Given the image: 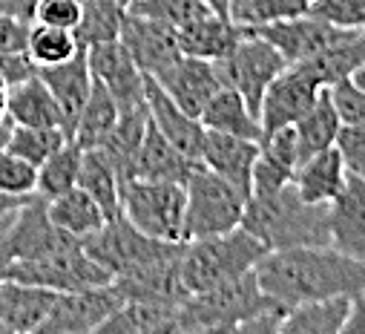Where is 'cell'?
<instances>
[{
    "mask_svg": "<svg viewBox=\"0 0 365 334\" xmlns=\"http://www.w3.org/2000/svg\"><path fill=\"white\" fill-rule=\"evenodd\" d=\"M256 277L262 291L282 308L365 291V263L342 254L334 245L267 250L256 265Z\"/></svg>",
    "mask_w": 365,
    "mask_h": 334,
    "instance_id": "1",
    "label": "cell"
},
{
    "mask_svg": "<svg viewBox=\"0 0 365 334\" xmlns=\"http://www.w3.org/2000/svg\"><path fill=\"white\" fill-rule=\"evenodd\" d=\"M242 228L262 239L267 250L331 245L328 205L305 202L294 182L270 196H250L245 205Z\"/></svg>",
    "mask_w": 365,
    "mask_h": 334,
    "instance_id": "2",
    "label": "cell"
},
{
    "mask_svg": "<svg viewBox=\"0 0 365 334\" xmlns=\"http://www.w3.org/2000/svg\"><path fill=\"white\" fill-rule=\"evenodd\" d=\"M267 254L262 239H256L247 228H233L225 233L190 239L181 254V274L190 294L207 291L213 285L230 283L259 265Z\"/></svg>",
    "mask_w": 365,
    "mask_h": 334,
    "instance_id": "3",
    "label": "cell"
},
{
    "mask_svg": "<svg viewBox=\"0 0 365 334\" xmlns=\"http://www.w3.org/2000/svg\"><path fill=\"white\" fill-rule=\"evenodd\" d=\"M277 305L259 285L256 268L213 285L207 291L190 294L178 305V334H202V331H236L245 320Z\"/></svg>",
    "mask_w": 365,
    "mask_h": 334,
    "instance_id": "4",
    "label": "cell"
},
{
    "mask_svg": "<svg viewBox=\"0 0 365 334\" xmlns=\"http://www.w3.org/2000/svg\"><path fill=\"white\" fill-rule=\"evenodd\" d=\"M187 191L181 182L138 179L121 182V213L147 236L164 242H185Z\"/></svg>",
    "mask_w": 365,
    "mask_h": 334,
    "instance_id": "5",
    "label": "cell"
},
{
    "mask_svg": "<svg viewBox=\"0 0 365 334\" xmlns=\"http://www.w3.org/2000/svg\"><path fill=\"white\" fill-rule=\"evenodd\" d=\"M187 191V208H185V242L225 233L242 225L247 196L213 173L202 161L193 167V173L185 182Z\"/></svg>",
    "mask_w": 365,
    "mask_h": 334,
    "instance_id": "6",
    "label": "cell"
},
{
    "mask_svg": "<svg viewBox=\"0 0 365 334\" xmlns=\"http://www.w3.org/2000/svg\"><path fill=\"white\" fill-rule=\"evenodd\" d=\"M185 245L187 242H164V239L141 233L124 213L107 219L101 231L83 239V248L89 250V257H96L113 277H121L144 265H153L158 260L175 257L185 250Z\"/></svg>",
    "mask_w": 365,
    "mask_h": 334,
    "instance_id": "7",
    "label": "cell"
},
{
    "mask_svg": "<svg viewBox=\"0 0 365 334\" xmlns=\"http://www.w3.org/2000/svg\"><path fill=\"white\" fill-rule=\"evenodd\" d=\"M219 64H222V72H225V84L233 87L247 101V107L256 116H259L262 98H264L267 87L273 84V78L288 66V61L282 58V52L277 46L267 44L259 35H250V32H242V38L230 49V55Z\"/></svg>",
    "mask_w": 365,
    "mask_h": 334,
    "instance_id": "8",
    "label": "cell"
},
{
    "mask_svg": "<svg viewBox=\"0 0 365 334\" xmlns=\"http://www.w3.org/2000/svg\"><path fill=\"white\" fill-rule=\"evenodd\" d=\"M328 90L319 84V78L299 61V64H288L273 84L267 87L262 107H259V121H262V133H273L297 124L319 98V93Z\"/></svg>",
    "mask_w": 365,
    "mask_h": 334,
    "instance_id": "9",
    "label": "cell"
},
{
    "mask_svg": "<svg viewBox=\"0 0 365 334\" xmlns=\"http://www.w3.org/2000/svg\"><path fill=\"white\" fill-rule=\"evenodd\" d=\"M121 294L110 285H96V288H81V291H61L55 297V305L38 334H89L98 331L118 308H121Z\"/></svg>",
    "mask_w": 365,
    "mask_h": 334,
    "instance_id": "10",
    "label": "cell"
},
{
    "mask_svg": "<svg viewBox=\"0 0 365 334\" xmlns=\"http://www.w3.org/2000/svg\"><path fill=\"white\" fill-rule=\"evenodd\" d=\"M242 26V24H239ZM242 32L259 35L267 44H273L288 64H299L308 61L314 55H319L322 49H328L345 29L334 26L317 15H299V18H288V21H273V24H259V26H242Z\"/></svg>",
    "mask_w": 365,
    "mask_h": 334,
    "instance_id": "11",
    "label": "cell"
},
{
    "mask_svg": "<svg viewBox=\"0 0 365 334\" xmlns=\"http://www.w3.org/2000/svg\"><path fill=\"white\" fill-rule=\"evenodd\" d=\"M86 61L93 78H98L113 93L118 110H133L147 104V75L141 72V66L133 61V55L121 41L89 46Z\"/></svg>",
    "mask_w": 365,
    "mask_h": 334,
    "instance_id": "12",
    "label": "cell"
},
{
    "mask_svg": "<svg viewBox=\"0 0 365 334\" xmlns=\"http://www.w3.org/2000/svg\"><path fill=\"white\" fill-rule=\"evenodd\" d=\"M121 44L127 46L133 61L141 66V72L150 78H161L181 55H185L178 46L175 26L155 21V18L135 15V12H127V18H124Z\"/></svg>",
    "mask_w": 365,
    "mask_h": 334,
    "instance_id": "13",
    "label": "cell"
},
{
    "mask_svg": "<svg viewBox=\"0 0 365 334\" xmlns=\"http://www.w3.org/2000/svg\"><path fill=\"white\" fill-rule=\"evenodd\" d=\"M161 90L190 116H202L205 104L225 87V72L219 61L207 58H193V55H181L161 78Z\"/></svg>",
    "mask_w": 365,
    "mask_h": 334,
    "instance_id": "14",
    "label": "cell"
},
{
    "mask_svg": "<svg viewBox=\"0 0 365 334\" xmlns=\"http://www.w3.org/2000/svg\"><path fill=\"white\" fill-rule=\"evenodd\" d=\"M181 254H185V250H181ZM181 254L158 260L138 271L113 277V288L121 294V300L181 305L190 297V291L185 285V274H181Z\"/></svg>",
    "mask_w": 365,
    "mask_h": 334,
    "instance_id": "15",
    "label": "cell"
},
{
    "mask_svg": "<svg viewBox=\"0 0 365 334\" xmlns=\"http://www.w3.org/2000/svg\"><path fill=\"white\" fill-rule=\"evenodd\" d=\"M331 245L342 254L365 263V179L345 171V185L328 205Z\"/></svg>",
    "mask_w": 365,
    "mask_h": 334,
    "instance_id": "16",
    "label": "cell"
},
{
    "mask_svg": "<svg viewBox=\"0 0 365 334\" xmlns=\"http://www.w3.org/2000/svg\"><path fill=\"white\" fill-rule=\"evenodd\" d=\"M262 141L256 138H242V136H227L207 130L205 133V147H202V164L210 167L213 173L236 185L245 196H250V182H253V164L259 158Z\"/></svg>",
    "mask_w": 365,
    "mask_h": 334,
    "instance_id": "17",
    "label": "cell"
},
{
    "mask_svg": "<svg viewBox=\"0 0 365 334\" xmlns=\"http://www.w3.org/2000/svg\"><path fill=\"white\" fill-rule=\"evenodd\" d=\"M58 291L18 280H0V328L4 334H38Z\"/></svg>",
    "mask_w": 365,
    "mask_h": 334,
    "instance_id": "18",
    "label": "cell"
},
{
    "mask_svg": "<svg viewBox=\"0 0 365 334\" xmlns=\"http://www.w3.org/2000/svg\"><path fill=\"white\" fill-rule=\"evenodd\" d=\"M38 75L43 78V84L49 87V93L55 96L61 113H63V130L72 138L75 136V121L86 104V96L93 90V72H89V61H86V49H78L69 61L55 64V66H41Z\"/></svg>",
    "mask_w": 365,
    "mask_h": 334,
    "instance_id": "19",
    "label": "cell"
},
{
    "mask_svg": "<svg viewBox=\"0 0 365 334\" xmlns=\"http://www.w3.org/2000/svg\"><path fill=\"white\" fill-rule=\"evenodd\" d=\"M147 110H150V121L181 150L185 156H190L193 161L202 158V147H205V124L202 118L190 116L181 110L164 90L155 78L147 75Z\"/></svg>",
    "mask_w": 365,
    "mask_h": 334,
    "instance_id": "20",
    "label": "cell"
},
{
    "mask_svg": "<svg viewBox=\"0 0 365 334\" xmlns=\"http://www.w3.org/2000/svg\"><path fill=\"white\" fill-rule=\"evenodd\" d=\"M199 161H193L190 156L181 153L153 121L147 124L144 141L138 147L135 156V171L133 176L138 179H164V182H181L185 185L187 176L193 173V167Z\"/></svg>",
    "mask_w": 365,
    "mask_h": 334,
    "instance_id": "21",
    "label": "cell"
},
{
    "mask_svg": "<svg viewBox=\"0 0 365 334\" xmlns=\"http://www.w3.org/2000/svg\"><path fill=\"white\" fill-rule=\"evenodd\" d=\"M178 46L185 55L207 58V61H225L236 41L242 38V29L233 18H222L216 12H205L193 18L190 24L178 26Z\"/></svg>",
    "mask_w": 365,
    "mask_h": 334,
    "instance_id": "22",
    "label": "cell"
},
{
    "mask_svg": "<svg viewBox=\"0 0 365 334\" xmlns=\"http://www.w3.org/2000/svg\"><path fill=\"white\" fill-rule=\"evenodd\" d=\"M6 116L15 124H29V127H61L63 130V113L43 84L41 75H32L21 81L18 87L9 90L6 98ZM66 133V130H63ZM69 138V136H66Z\"/></svg>",
    "mask_w": 365,
    "mask_h": 334,
    "instance_id": "23",
    "label": "cell"
},
{
    "mask_svg": "<svg viewBox=\"0 0 365 334\" xmlns=\"http://www.w3.org/2000/svg\"><path fill=\"white\" fill-rule=\"evenodd\" d=\"M294 185L299 191V196L305 202H314V205H331L334 196L342 191L345 185V164H342V156L334 147L311 156L308 161H302L297 167V176H294Z\"/></svg>",
    "mask_w": 365,
    "mask_h": 334,
    "instance_id": "24",
    "label": "cell"
},
{
    "mask_svg": "<svg viewBox=\"0 0 365 334\" xmlns=\"http://www.w3.org/2000/svg\"><path fill=\"white\" fill-rule=\"evenodd\" d=\"M302 64L319 78L322 87H334V84L351 78L365 64V26L345 29L328 49H322L319 55H314Z\"/></svg>",
    "mask_w": 365,
    "mask_h": 334,
    "instance_id": "25",
    "label": "cell"
},
{
    "mask_svg": "<svg viewBox=\"0 0 365 334\" xmlns=\"http://www.w3.org/2000/svg\"><path fill=\"white\" fill-rule=\"evenodd\" d=\"M199 118H202L205 130H216V133H227V136H242V138H256V141H262V136H264L259 116L247 107V101L233 87H227V84L205 104Z\"/></svg>",
    "mask_w": 365,
    "mask_h": 334,
    "instance_id": "26",
    "label": "cell"
},
{
    "mask_svg": "<svg viewBox=\"0 0 365 334\" xmlns=\"http://www.w3.org/2000/svg\"><path fill=\"white\" fill-rule=\"evenodd\" d=\"M101 334H178V305L124 300L98 328Z\"/></svg>",
    "mask_w": 365,
    "mask_h": 334,
    "instance_id": "27",
    "label": "cell"
},
{
    "mask_svg": "<svg viewBox=\"0 0 365 334\" xmlns=\"http://www.w3.org/2000/svg\"><path fill=\"white\" fill-rule=\"evenodd\" d=\"M46 202V213H49V219L61 228V231H66V233H72V236H78V239H86V236H93L96 231H101L104 225H107V213H104V208L89 196L83 188H72V191H66V193H61V196H55V199H43Z\"/></svg>",
    "mask_w": 365,
    "mask_h": 334,
    "instance_id": "28",
    "label": "cell"
},
{
    "mask_svg": "<svg viewBox=\"0 0 365 334\" xmlns=\"http://www.w3.org/2000/svg\"><path fill=\"white\" fill-rule=\"evenodd\" d=\"M147 124H150V110H147V104L133 107V110H121L115 127L110 130V136H107V138L101 141V147H98V150H104V156L113 161V167L118 171L121 182L130 179L133 171H135V156H138V147H141V141H144Z\"/></svg>",
    "mask_w": 365,
    "mask_h": 334,
    "instance_id": "29",
    "label": "cell"
},
{
    "mask_svg": "<svg viewBox=\"0 0 365 334\" xmlns=\"http://www.w3.org/2000/svg\"><path fill=\"white\" fill-rule=\"evenodd\" d=\"M342 118L336 113V104L331 98V87L319 93V98L314 101V107L294 124L297 130V150H299V164L308 161L311 156L328 150L336 144Z\"/></svg>",
    "mask_w": 365,
    "mask_h": 334,
    "instance_id": "30",
    "label": "cell"
},
{
    "mask_svg": "<svg viewBox=\"0 0 365 334\" xmlns=\"http://www.w3.org/2000/svg\"><path fill=\"white\" fill-rule=\"evenodd\" d=\"M351 297L311 300L288 308L279 334H342Z\"/></svg>",
    "mask_w": 365,
    "mask_h": 334,
    "instance_id": "31",
    "label": "cell"
},
{
    "mask_svg": "<svg viewBox=\"0 0 365 334\" xmlns=\"http://www.w3.org/2000/svg\"><path fill=\"white\" fill-rule=\"evenodd\" d=\"M78 188H83L93 196L110 219L121 213V176L113 167V161L104 156V150H98V147L83 150L81 171H78Z\"/></svg>",
    "mask_w": 365,
    "mask_h": 334,
    "instance_id": "32",
    "label": "cell"
},
{
    "mask_svg": "<svg viewBox=\"0 0 365 334\" xmlns=\"http://www.w3.org/2000/svg\"><path fill=\"white\" fill-rule=\"evenodd\" d=\"M118 104L113 98V93L104 87L98 78H93V90L86 96V104L75 121V141L89 150V147H101V141L110 136V130L118 121Z\"/></svg>",
    "mask_w": 365,
    "mask_h": 334,
    "instance_id": "33",
    "label": "cell"
},
{
    "mask_svg": "<svg viewBox=\"0 0 365 334\" xmlns=\"http://www.w3.org/2000/svg\"><path fill=\"white\" fill-rule=\"evenodd\" d=\"M124 18H127V6L121 4V0H83L81 21L72 29L75 38H78V46L89 49L96 44L121 41Z\"/></svg>",
    "mask_w": 365,
    "mask_h": 334,
    "instance_id": "34",
    "label": "cell"
},
{
    "mask_svg": "<svg viewBox=\"0 0 365 334\" xmlns=\"http://www.w3.org/2000/svg\"><path fill=\"white\" fill-rule=\"evenodd\" d=\"M81 156L83 147L69 138L63 141L41 167H38V193L41 199H55L78 185V171H81Z\"/></svg>",
    "mask_w": 365,
    "mask_h": 334,
    "instance_id": "35",
    "label": "cell"
},
{
    "mask_svg": "<svg viewBox=\"0 0 365 334\" xmlns=\"http://www.w3.org/2000/svg\"><path fill=\"white\" fill-rule=\"evenodd\" d=\"M66 138V133L61 127H29V124H12L6 150L32 161L35 167H41Z\"/></svg>",
    "mask_w": 365,
    "mask_h": 334,
    "instance_id": "36",
    "label": "cell"
},
{
    "mask_svg": "<svg viewBox=\"0 0 365 334\" xmlns=\"http://www.w3.org/2000/svg\"><path fill=\"white\" fill-rule=\"evenodd\" d=\"M78 38L72 29H58V26H46V24H32L29 29V58L35 61V66H55L69 61L78 52Z\"/></svg>",
    "mask_w": 365,
    "mask_h": 334,
    "instance_id": "37",
    "label": "cell"
},
{
    "mask_svg": "<svg viewBox=\"0 0 365 334\" xmlns=\"http://www.w3.org/2000/svg\"><path fill=\"white\" fill-rule=\"evenodd\" d=\"M314 0H245L239 4L230 18L242 26H259V24H273V21H288L311 12Z\"/></svg>",
    "mask_w": 365,
    "mask_h": 334,
    "instance_id": "38",
    "label": "cell"
},
{
    "mask_svg": "<svg viewBox=\"0 0 365 334\" xmlns=\"http://www.w3.org/2000/svg\"><path fill=\"white\" fill-rule=\"evenodd\" d=\"M127 12L155 18V21H164V24L178 29V26H185L193 18L213 12V9L205 4V0H135V4L127 6Z\"/></svg>",
    "mask_w": 365,
    "mask_h": 334,
    "instance_id": "39",
    "label": "cell"
},
{
    "mask_svg": "<svg viewBox=\"0 0 365 334\" xmlns=\"http://www.w3.org/2000/svg\"><path fill=\"white\" fill-rule=\"evenodd\" d=\"M0 191L12 196H35L38 167L9 150H0Z\"/></svg>",
    "mask_w": 365,
    "mask_h": 334,
    "instance_id": "40",
    "label": "cell"
},
{
    "mask_svg": "<svg viewBox=\"0 0 365 334\" xmlns=\"http://www.w3.org/2000/svg\"><path fill=\"white\" fill-rule=\"evenodd\" d=\"M311 15L342 29H359L365 26V0H314Z\"/></svg>",
    "mask_w": 365,
    "mask_h": 334,
    "instance_id": "41",
    "label": "cell"
},
{
    "mask_svg": "<svg viewBox=\"0 0 365 334\" xmlns=\"http://www.w3.org/2000/svg\"><path fill=\"white\" fill-rule=\"evenodd\" d=\"M336 150L345 171L365 179V124H342L336 136Z\"/></svg>",
    "mask_w": 365,
    "mask_h": 334,
    "instance_id": "42",
    "label": "cell"
},
{
    "mask_svg": "<svg viewBox=\"0 0 365 334\" xmlns=\"http://www.w3.org/2000/svg\"><path fill=\"white\" fill-rule=\"evenodd\" d=\"M331 98L336 104V113H339L342 124H365V93L356 87L351 78L334 84Z\"/></svg>",
    "mask_w": 365,
    "mask_h": 334,
    "instance_id": "43",
    "label": "cell"
},
{
    "mask_svg": "<svg viewBox=\"0 0 365 334\" xmlns=\"http://www.w3.org/2000/svg\"><path fill=\"white\" fill-rule=\"evenodd\" d=\"M81 0H38L35 24L58 26V29H75L81 21Z\"/></svg>",
    "mask_w": 365,
    "mask_h": 334,
    "instance_id": "44",
    "label": "cell"
},
{
    "mask_svg": "<svg viewBox=\"0 0 365 334\" xmlns=\"http://www.w3.org/2000/svg\"><path fill=\"white\" fill-rule=\"evenodd\" d=\"M29 21L15 15H0V55H18L29 49Z\"/></svg>",
    "mask_w": 365,
    "mask_h": 334,
    "instance_id": "45",
    "label": "cell"
},
{
    "mask_svg": "<svg viewBox=\"0 0 365 334\" xmlns=\"http://www.w3.org/2000/svg\"><path fill=\"white\" fill-rule=\"evenodd\" d=\"M38 75L35 61L29 58V52H18V55H0V78L6 81V87H18L21 81Z\"/></svg>",
    "mask_w": 365,
    "mask_h": 334,
    "instance_id": "46",
    "label": "cell"
},
{
    "mask_svg": "<svg viewBox=\"0 0 365 334\" xmlns=\"http://www.w3.org/2000/svg\"><path fill=\"white\" fill-rule=\"evenodd\" d=\"M342 334H365V291L351 297V308H348Z\"/></svg>",
    "mask_w": 365,
    "mask_h": 334,
    "instance_id": "47",
    "label": "cell"
},
{
    "mask_svg": "<svg viewBox=\"0 0 365 334\" xmlns=\"http://www.w3.org/2000/svg\"><path fill=\"white\" fill-rule=\"evenodd\" d=\"M32 196H12V193H4L0 191V216H9L15 211H21Z\"/></svg>",
    "mask_w": 365,
    "mask_h": 334,
    "instance_id": "48",
    "label": "cell"
},
{
    "mask_svg": "<svg viewBox=\"0 0 365 334\" xmlns=\"http://www.w3.org/2000/svg\"><path fill=\"white\" fill-rule=\"evenodd\" d=\"M205 4L216 12V15H222V18H230V6H233V0H205Z\"/></svg>",
    "mask_w": 365,
    "mask_h": 334,
    "instance_id": "49",
    "label": "cell"
},
{
    "mask_svg": "<svg viewBox=\"0 0 365 334\" xmlns=\"http://www.w3.org/2000/svg\"><path fill=\"white\" fill-rule=\"evenodd\" d=\"M12 124H15V121H12L9 116H6L4 121H0V150H6V141H9V133H12Z\"/></svg>",
    "mask_w": 365,
    "mask_h": 334,
    "instance_id": "50",
    "label": "cell"
},
{
    "mask_svg": "<svg viewBox=\"0 0 365 334\" xmlns=\"http://www.w3.org/2000/svg\"><path fill=\"white\" fill-rule=\"evenodd\" d=\"M6 98H9V87H6V81L0 78V121L6 118Z\"/></svg>",
    "mask_w": 365,
    "mask_h": 334,
    "instance_id": "51",
    "label": "cell"
},
{
    "mask_svg": "<svg viewBox=\"0 0 365 334\" xmlns=\"http://www.w3.org/2000/svg\"><path fill=\"white\" fill-rule=\"evenodd\" d=\"M351 81H354V84H356V87H359V90L365 93V64H362V66H359V69H356V72L351 75Z\"/></svg>",
    "mask_w": 365,
    "mask_h": 334,
    "instance_id": "52",
    "label": "cell"
},
{
    "mask_svg": "<svg viewBox=\"0 0 365 334\" xmlns=\"http://www.w3.org/2000/svg\"><path fill=\"white\" fill-rule=\"evenodd\" d=\"M239 4H245V0H233V6H230V12H233V9L239 6Z\"/></svg>",
    "mask_w": 365,
    "mask_h": 334,
    "instance_id": "53",
    "label": "cell"
},
{
    "mask_svg": "<svg viewBox=\"0 0 365 334\" xmlns=\"http://www.w3.org/2000/svg\"><path fill=\"white\" fill-rule=\"evenodd\" d=\"M121 4H124V6H130V4H135V0H121Z\"/></svg>",
    "mask_w": 365,
    "mask_h": 334,
    "instance_id": "54",
    "label": "cell"
},
{
    "mask_svg": "<svg viewBox=\"0 0 365 334\" xmlns=\"http://www.w3.org/2000/svg\"><path fill=\"white\" fill-rule=\"evenodd\" d=\"M0 334H4V328H0Z\"/></svg>",
    "mask_w": 365,
    "mask_h": 334,
    "instance_id": "55",
    "label": "cell"
},
{
    "mask_svg": "<svg viewBox=\"0 0 365 334\" xmlns=\"http://www.w3.org/2000/svg\"><path fill=\"white\" fill-rule=\"evenodd\" d=\"M81 4H83V0H81Z\"/></svg>",
    "mask_w": 365,
    "mask_h": 334,
    "instance_id": "56",
    "label": "cell"
}]
</instances>
